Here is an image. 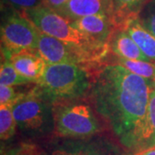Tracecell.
Instances as JSON below:
<instances>
[{
    "label": "cell",
    "instance_id": "6da1fadb",
    "mask_svg": "<svg viewBox=\"0 0 155 155\" xmlns=\"http://www.w3.org/2000/svg\"><path fill=\"white\" fill-rule=\"evenodd\" d=\"M154 84L120 65L109 64L97 73L89 92L96 113L122 147L133 153L140 148L150 91Z\"/></svg>",
    "mask_w": 155,
    "mask_h": 155
},
{
    "label": "cell",
    "instance_id": "7a4b0ae2",
    "mask_svg": "<svg viewBox=\"0 0 155 155\" xmlns=\"http://www.w3.org/2000/svg\"><path fill=\"white\" fill-rule=\"evenodd\" d=\"M42 33L60 40L89 56L95 62L104 57L110 48L104 46L81 33L71 20L41 4L22 12Z\"/></svg>",
    "mask_w": 155,
    "mask_h": 155
},
{
    "label": "cell",
    "instance_id": "3957f363",
    "mask_svg": "<svg viewBox=\"0 0 155 155\" xmlns=\"http://www.w3.org/2000/svg\"><path fill=\"white\" fill-rule=\"evenodd\" d=\"M91 84L86 67L74 64H48L36 86L53 104L81 99L90 92Z\"/></svg>",
    "mask_w": 155,
    "mask_h": 155
},
{
    "label": "cell",
    "instance_id": "277c9868",
    "mask_svg": "<svg viewBox=\"0 0 155 155\" xmlns=\"http://www.w3.org/2000/svg\"><path fill=\"white\" fill-rule=\"evenodd\" d=\"M52 110L54 132L59 137L83 140L91 138L103 130L96 111L80 99L54 103Z\"/></svg>",
    "mask_w": 155,
    "mask_h": 155
},
{
    "label": "cell",
    "instance_id": "5b68a950",
    "mask_svg": "<svg viewBox=\"0 0 155 155\" xmlns=\"http://www.w3.org/2000/svg\"><path fill=\"white\" fill-rule=\"evenodd\" d=\"M52 104L35 86L12 105L17 127L31 135H43L54 131Z\"/></svg>",
    "mask_w": 155,
    "mask_h": 155
},
{
    "label": "cell",
    "instance_id": "8992f818",
    "mask_svg": "<svg viewBox=\"0 0 155 155\" xmlns=\"http://www.w3.org/2000/svg\"><path fill=\"white\" fill-rule=\"evenodd\" d=\"M1 53L37 50L38 28L20 11L8 15L1 24Z\"/></svg>",
    "mask_w": 155,
    "mask_h": 155
},
{
    "label": "cell",
    "instance_id": "52a82bcc",
    "mask_svg": "<svg viewBox=\"0 0 155 155\" xmlns=\"http://www.w3.org/2000/svg\"><path fill=\"white\" fill-rule=\"evenodd\" d=\"M37 51L47 64H74L87 67L96 63L79 50L40 30Z\"/></svg>",
    "mask_w": 155,
    "mask_h": 155
},
{
    "label": "cell",
    "instance_id": "ba28073f",
    "mask_svg": "<svg viewBox=\"0 0 155 155\" xmlns=\"http://www.w3.org/2000/svg\"><path fill=\"white\" fill-rule=\"evenodd\" d=\"M50 155H122L120 148L105 139H68L52 149Z\"/></svg>",
    "mask_w": 155,
    "mask_h": 155
},
{
    "label": "cell",
    "instance_id": "9c48e42d",
    "mask_svg": "<svg viewBox=\"0 0 155 155\" xmlns=\"http://www.w3.org/2000/svg\"><path fill=\"white\" fill-rule=\"evenodd\" d=\"M2 57L10 61L22 76L35 84L43 75L48 65L37 50L24 49L11 54H2Z\"/></svg>",
    "mask_w": 155,
    "mask_h": 155
},
{
    "label": "cell",
    "instance_id": "30bf717a",
    "mask_svg": "<svg viewBox=\"0 0 155 155\" xmlns=\"http://www.w3.org/2000/svg\"><path fill=\"white\" fill-rule=\"evenodd\" d=\"M72 22V25L81 33L94 40L96 42L110 48V41L116 28L108 14H96Z\"/></svg>",
    "mask_w": 155,
    "mask_h": 155
},
{
    "label": "cell",
    "instance_id": "8fae6325",
    "mask_svg": "<svg viewBox=\"0 0 155 155\" xmlns=\"http://www.w3.org/2000/svg\"><path fill=\"white\" fill-rule=\"evenodd\" d=\"M149 0H110L109 16L116 29H123L128 22L139 18Z\"/></svg>",
    "mask_w": 155,
    "mask_h": 155
},
{
    "label": "cell",
    "instance_id": "7c38bea8",
    "mask_svg": "<svg viewBox=\"0 0 155 155\" xmlns=\"http://www.w3.org/2000/svg\"><path fill=\"white\" fill-rule=\"evenodd\" d=\"M110 0H68L58 12L67 19L74 21L84 17L106 13L109 15Z\"/></svg>",
    "mask_w": 155,
    "mask_h": 155
},
{
    "label": "cell",
    "instance_id": "4fadbf2b",
    "mask_svg": "<svg viewBox=\"0 0 155 155\" xmlns=\"http://www.w3.org/2000/svg\"><path fill=\"white\" fill-rule=\"evenodd\" d=\"M110 49L119 58L133 61H150L133 38L123 29H116L110 41Z\"/></svg>",
    "mask_w": 155,
    "mask_h": 155
},
{
    "label": "cell",
    "instance_id": "5bb4252c",
    "mask_svg": "<svg viewBox=\"0 0 155 155\" xmlns=\"http://www.w3.org/2000/svg\"><path fill=\"white\" fill-rule=\"evenodd\" d=\"M123 30L133 38L149 61L155 62V36L140 24L139 18L128 22Z\"/></svg>",
    "mask_w": 155,
    "mask_h": 155
},
{
    "label": "cell",
    "instance_id": "9a60e30c",
    "mask_svg": "<svg viewBox=\"0 0 155 155\" xmlns=\"http://www.w3.org/2000/svg\"><path fill=\"white\" fill-rule=\"evenodd\" d=\"M155 146V84L150 91L149 102L147 113V125L141 140L140 151L147 149ZM139 151V152H140Z\"/></svg>",
    "mask_w": 155,
    "mask_h": 155
},
{
    "label": "cell",
    "instance_id": "2e32d148",
    "mask_svg": "<svg viewBox=\"0 0 155 155\" xmlns=\"http://www.w3.org/2000/svg\"><path fill=\"white\" fill-rule=\"evenodd\" d=\"M113 64L125 67L134 74L155 83V64L150 61H133L117 57Z\"/></svg>",
    "mask_w": 155,
    "mask_h": 155
},
{
    "label": "cell",
    "instance_id": "e0dca14e",
    "mask_svg": "<svg viewBox=\"0 0 155 155\" xmlns=\"http://www.w3.org/2000/svg\"><path fill=\"white\" fill-rule=\"evenodd\" d=\"M31 80L22 76L16 70L10 61L6 59L2 60L0 67V84L7 86H19L32 84Z\"/></svg>",
    "mask_w": 155,
    "mask_h": 155
},
{
    "label": "cell",
    "instance_id": "ac0fdd59",
    "mask_svg": "<svg viewBox=\"0 0 155 155\" xmlns=\"http://www.w3.org/2000/svg\"><path fill=\"white\" fill-rule=\"evenodd\" d=\"M17 123L12 111V106L0 105V139L9 140L16 134Z\"/></svg>",
    "mask_w": 155,
    "mask_h": 155
},
{
    "label": "cell",
    "instance_id": "d6986e66",
    "mask_svg": "<svg viewBox=\"0 0 155 155\" xmlns=\"http://www.w3.org/2000/svg\"><path fill=\"white\" fill-rule=\"evenodd\" d=\"M139 21L148 32L155 36V0H149L139 16Z\"/></svg>",
    "mask_w": 155,
    "mask_h": 155
},
{
    "label": "cell",
    "instance_id": "ffe728a7",
    "mask_svg": "<svg viewBox=\"0 0 155 155\" xmlns=\"http://www.w3.org/2000/svg\"><path fill=\"white\" fill-rule=\"evenodd\" d=\"M26 91L22 92L17 91L15 86H7L0 84V105H13L17 100L22 97Z\"/></svg>",
    "mask_w": 155,
    "mask_h": 155
},
{
    "label": "cell",
    "instance_id": "44dd1931",
    "mask_svg": "<svg viewBox=\"0 0 155 155\" xmlns=\"http://www.w3.org/2000/svg\"><path fill=\"white\" fill-rule=\"evenodd\" d=\"M38 147L30 143H21L13 147L5 152L2 151V155H39Z\"/></svg>",
    "mask_w": 155,
    "mask_h": 155
},
{
    "label": "cell",
    "instance_id": "7402d4cb",
    "mask_svg": "<svg viewBox=\"0 0 155 155\" xmlns=\"http://www.w3.org/2000/svg\"><path fill=\"white\" fill-rule=\"evenodd\" d=\"M3 1L20 12L33 9L41 4V0H3Z\"/></svg>",
    "mask_w": 155,
    "mask_h": 155
},
{
    "label": "cell",
    "instance_id": "603a6c76",
    "mask_svg": "<svg viewBox=\"0 0 155 155\" xmlns=\"http://www.w3.org/2000/svg\"><path fill=\"white\" fill-rule=\"evenodd\" d=\"M68 0H41L43 5L48 7L54 11H58L61 7L65 5Z\"/></svg>",
    "mask_w": 155,
    "mask_h": 155
},
{
    "label": "cell",
    "instance_id": "cb8c5ba5",
    "mask_svg": "<svg viewBox=\"0 0 155 155\" xmlns=\"http://www.w3.org/2000/svg\"><path fill=\"white\" fill-rule=\"evenodd\" d=\"M131 155H155V146L153 147L147 148V149L142 150V151L132 153Z\"/></svg>",
    "mask_w": 155,
    "mask_h": 155
},
{
    "label": "cell",
    "instance_id": "d4e9b609",
    "mask_svg": "<svg viewBox=\"0 0 155 155\" xmlns=\"http://www.w3.org/2000/svg\"><path fill=\"white\" fill-rule=\"evenodd\" d=\"M39 155H45V154H44V153H40V154H39Z\"/></svg>",
    "mask_w": 155,
    "mask_h": 155
},
{
    "label": "cell",
    "instance_id": "484cf974",
    "mask_svg": "<svg viewBox=\"0 0 155 155\" xmlns=\"http://www.w3.org/2000/svg\"><path fill=\"white\" fill-rule=\"evenodd\" d=\"M153 63H154V64H155V62H153Z\"/></svg>",
    "mask_w": 155,
    "mask_h": 155
}]
</instances>
